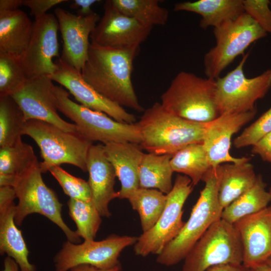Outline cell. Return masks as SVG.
<instances>
[{
    "label": "cell",
    "instance_id": "cell-30",
    "mask_svg": "<svg viewBox=\"0 0 271 271\" xmlns=\"http://www.w3.org/2000/svg\"><path fill=\"white\" fill-rule=\"evenodd\" d=\"M140 216L143 232L152 228L163 213L167 195L158 190L139 188L127 199Z\"/></svg>",
    "mask_w": 271,
    "mask_h": 271
},
{
    "label": "cell",
    "instance_id": "cell-15",
    "mask_svg": "<svg viewBox=\"0 0 271 271\" xmlns=\"http://www.w3.org/2000/svg\"><path fill=\"white\" fill-rule=\"evenodd\" d=\"M103 9L102 17L90 35L91 42L103 47L140 48L153 28L146 27L125 15L111 0L105 2Z\"/></svg>",
    "mask_w": 271,
    "mask_h": 271
},
{
    "label": "cell",
    "instance_id": "cell-12",
    "mask_svg": "<svg viewBox=\"0 0 271 271\" xmlns=\"http://www.w3.org/2000/svg\"><path fill=\"white\" fill-rule=\"evenodd\" d=\"M136 236L111 234L105 239L86 240L82 243L65 242L54 258L55 271H68L81 264H88L101 269H110L121 265V252L134 245Z\"/></svg>",
    "mask_w": 271,
    "mask_h": 271
},
{
    "label": "cell",
    "instance_id": "cell-48",
    "mask_svg": "<svg viewBox=\"0 0 271 271\" xmlns=\"http://www.w3.org/2000/svg\"><path fill=\"white\" fill-rule=\"evenodd\" d=\"M266 262H267V263H269V264H271V262H270L267 261Z\"/></svg>",
    "mask_w": 271,
    "mask_h": 271
},
{
    "label": "cell",
    "instance_id": "cell-37",
    "mask_svg": "<svg viewBox=\"0 0 271 271\" xmlns=\"http://www.w3.org/2000/svg\"><path fill=\"white\" fill-rule=\"evenodd\" d=\"M245 13L267 33L271 35L270 2L268 0H242Z\"/></svg>",
    "mask_w": 271,
    "mask_h": 271
},
{
    "label": "cell",
    "instance_id": "cell-1",
    "mask_svg": "<svg viewBox=\"0 0 271 271\" xmlns=\"http://www.w3.org/2000/svg\"><path fill=\"white\" fill-rule=\"evenodd\" d=\"M140 50L103 47L91 42L82 76L108 99L122 107L143 111L131 80L133 62Z\"/></svg>",
    "mask_w": 271,
    "mask_h": 271
},
{
    "label": "cell",
    "instance_id": "cell-25",
    "mask_svg": "<svg viewBox=\"0 0 271 271\" xmlns=\"http://www.w3.org/2000/svg\"><path fill=\"white\" fill-rule=\"evenodd\" d=\"M249 160L247 158L239 163L220 165L218 199L223 210L254 184L257 175Z\"/></svg>",
    "mask_w": 271,
    "mask_h": 271
},
{
    "label": "cell",
    "instance_id": "cell-43",
    "mask_svg": "<svg viewBox=\"0 0 271 271\" xmlns=\"http://www.w3.org/2000/svg\"><path fill=\"white\" fill-rule=\"evenodd\" d=\"M121 265L110 269H101L88 264H81L72 268L71 271H121Z\"/></svg>",
    "mask_w": 271,
    "mask_h": 271
},
{
    "label": "cell",
    "instance_id": "cell-13",
    "mask_svg": "<svg viewBox=\"0 0 271 271\" xmlns=\"http://www.w3.org/2000/svg\"><path fill=\"white\" fill-rule=\"evenodd\" d=\"M53 81L48 75L27 79L11 96L22 110L26 121H43L66 131L76 132V125L64 120L58 113Z\"/></svg>",
    "mask_w": 271,
    "mask_h": 271
},
{
    "label": "cell",
    "instance_id": "cell-19",
    "mask_svg": "<svg viewBox=\"0 0 271 271\" xmlns=\"http://www.w3.org/2000/svg\"><path fill=\"white\" fill-rule=\"evenodd\" d=\"M256 112V110H254L244 113L223 114L207 123L202 144L212 167L228 163H239L247 159L235 158L231 155V140L234 134L253 118Z\"/></svg>",
    "mask_w": 271,
    "mask_h": 271
},
{
    "label": "cell",
    "instance_id": "cell-27",
    "mask_svg": "<svg viewBox=\"0 0 271 271\" xmlns=\"http://www.w3.org/2000/svg\"><path fill=\"white\" fill-rule=\"evenodd\" d=\"M172 155L144 153L139 169L140 188L154 189L168 194L172 189Z\"/></svg>",
    "mask_w": 271,
    "mask_h": 271
},
{
    "label": "cell",
    "instance_id": "cell-38",
    "mask_svg": "<svg viewBox=\"0 0 271 271\" xmlns=\"http://www.w3.org/2000/svg\"><path fill=\"white\" fill-rule=\"evenodd\" d=\"M66 0H23V6L30 9V14L38 19L45 15L46 12L55 6L63 2Z\"/></svg>",
    "mask_w": 271,
    "mask_h": 271
},
{
    "label": "cell",
    "instance_id": "cell-42",
    "mask_svg": "<svg viewBox=\"0 0 271 271\" xmlns=\"http://www.w3.org/2000/svg\"><path fill=\"white\" fill-rule=\"evenodd\" d=\"M207 271H250V269L243 264H222L213 266Z\"/></svg>",
    "mask_w": 271,
    "mask_h": 271
},
{
    "label": "cell",
    "instance_id": "cell-33",
    "mask_svg": "<svg viewBox=\"0 0 271 271\" xmlns=\"http://www.w3.org/2000/svg\"><path fill=\"white\" fill-rule=\"evenodd\" d=\"M67 204L78 235L84 240H94L101 223V216L92 201L70 198Z\"/></svg>",
    "mask_w": 271,
    "mask_h": 271
},
{
    "label": "cell",
    "instance_id": "cell-3",
    "mask_svg": "<svg viewBox=\"0 0 271 271\" xmlns=\"http://www.w3.org/2000/svg\"><path fill=\"white\" fill-rule=\"evenodd\" d=\"M220 166L211 167L204 176L203 189L190 216L178 235L157 255L156 261L172 266L184 259L190 249L209 227L220 219L223 209L218 199Z\"/></svg>",
    "mask_w": 271,
    "mask_h": 271
},
{
    "label": "cell",
    "instance_id": "cell-8",
    "mask_svg": "<svg viewBox=\"0 0 271 271\" xmlns=\"http://www.w3.org/2000/svg\"><path fill=\"white\" fill-rule=\"evenodd\" d=\"M42 174L39 163L15 181L12 187L18 199L15 216L16 225H21L29 215L39 213L57 225L68 241L79 243L80 237L67 225L62 217L63 204L55 192L45 184Z\"/></svg>",
    "mask_w": 271,
    "mask_h": 271
},
{
    "label": "cell",
    "instance_id": "cell-17",
    "mask_svg": "<svg viewBox=\"0 0 271 271\" xmlns=\"http://www.w3.org/2000/svg\"><path fill=\"white\" fill-rule=\"evenodd\" d=\"M54 12L63 43L61 58L81 72L88 58L89 38L100 16L94 12L82 17L61 8H56Z\"/></svg>",
    "mask_w": 271,
    "mask_h": 271
},
{
    "label": "cell",
    "instance_id": "cell-24",
    "mask_svg": "<svg viewBox=\"0 0 271 271\" xmlns=\"http://www.w3.org/2000/svg\"><path fill=\"white\" fill-rule=\"evenodd\" d=\"M174 10L186 11L201 16L199 26L206 29L219 27L236 19L245 13L242 0H198L177 3Z\"/></svg>",
    "mask_w": 271,
    "mask_h": 271
},
{
    "label": "cell",
    "instance_id": "cell-39",
    "mask_svg": "<svg viewBox=\"0 0 271 271\" xmlns=\"http://www.w3.org/2000/svg\"><path fill=\"white\" fill-rule=\"evenodd\" d=\"M251 153L259 155L263 161L271 163V132L252 146Z\"/></svg>",
    "mask_w": 271,
    "mask_h": 271
},
{
    "label": "cell",
    "instance_id": "cell-20",
    "mask_svg": "<svg viewBox=\"0 0 271 271\" xmlns=\"http://www.w3.org/2000/svg\"><path fill=\"white\" fill-rule=\"evenodd\" d=\"M16 198L11 186L0 187V253L13 258L22 271H36L28 259L29 251L15 221Z\"/></svg>",
    "mask_w": 271,
    "mask_h": 271
},
{
    "label": "cell",
    "instance_id": "cell-44",
    "mask_svg": "<svg viewBox=\"0 0 271 271\" xmlns=\"http://www.w3.org/2000/svg\"><path fill=\"white\" fill-rule=\"evenodd\" d=\"M4 265V267L2 271H22L16 261L9 256L5 257Z\"/></svg>",
    "mask_w": 271,
    "mask_h": 271
},
{
    "label": "cell",
    "instance_id": "cell-31",
    "mask_svg": "<svg viewBox=\"0 0 271 271\" xmlns=\"http://www.w3.org/2000/svg\"><path fill=\"white\" fill-rule=\"evenodd\" d=\"M121 12L143 25L153 28L167 23L169 11L159 5V0H111Z\"/></svg>",
    "mask_w": 271,
    "mask_h": 271
},
{
    "label": "cell",
    "instance_id": "cell-16",
    "mask_svg": "<svg viewBox=\"0 0 271 271\" xmlns=\"http://www.w3.org/2000/svg\"><path fill=\"white\" fill-rule=\"evenodd\" d=\"M55 63L56 70L49 75L53 81L69 91L79 104L93 110L103 112L114 120L123 123H135L136 116L120 105L108 99L87 82L81 72L68 64L61 57Z\"/></svg>",
    "mask_w": 271,
    "mask_h": 271
},
{
    "label": "cell",
    "instance_id": "cell-6",
    "mask_svg": "<svg viewBox=\"0 0 271 271\" xmlns=\"http://www.w3.org/2000/svg\"><path fill=\"white\" fill-rule=\"evenodd\" d=\"M54 92L58 111L73 121L77 132L87 140L103 145L113 142L140 145L141 137L136 123L118 122L103 112L77 103L62 86L55 85Z\"/></svg>",
    "mask_w": 271,
    "mask_h": 271
},
{
    "label": "cell",
    "instance_id": "cell-32",
    "mask_svg": "<svg viewBox=\"0 0 271 271\" xmlns=\"http://www.w3.org/2000/svg\"><path fill=\"white\" fill-rule=\"evenodd\" d=\"M24 113L11 96L0 97V148L22 139L26 123Z\"/></svg>",
    "mask_w": 271,
    "mask_h": 271
},
{
    "label": "cell",
    "instance_id": "cell-45",
    "mask_svg": "<svg viewBox=\"0 0 271 271\" xmlns=\"http://www.w3.org/2000/svg\"><path fill=\"white\" fill-rule=\"evenodd\" d=\"M250 271H271V264L266 262L250 268Z\"/></svg>",
    "mask_w": 271,
    "mask_h": 271
},
{
    "label": "cell",
    "instance_id": "cell-18",
    "mask_svg": "<svg viewBox=\"0 0 271 271\" xmlns=\"http://www.w3.org/2000/svg\"><path fill=\"white\" fill-rule=\"evenodd\" d=\"M243 250L242 264L251 268L271 257V206L233 224Z\"/></svg>",
    "mask_w": 271,
    "mask_h": 271
},
{
    "label": "cell",
    "instance_id": "cell-4",
    "mask_svg": "<svg viewBox=\"0 0 271 271\" xmlns=\"http://www.w3.org/2000/svg\"><path fill=\"white\" fill-rule=\"evenodd\" d=\"M216 80L179 72L161 96L169 112L193 121L209 122L219 115L215 104Z\"/></svg>",
    "mask_w": 271,
    "mask_h": 271
},
{
    "label": "cell",
    "instance_id": "cell-2",
    "mask_svg": "<svg viewBox=\"0 0 271 271\" xmlns=\"http://www.w3.org/2000/svg\"><path fill=\"white\" fill-rule=\"evenodd\" d=\"M207 123L180 117L156 102L136 124L143 149L149 153L173 155L188 145L202 143Z\"/></svg>",
    "mask_w": 271,
    "mask_h": 271
},
{
    "label": "cell",
    "instance_id": "cell-36",
    "mask_svg": "<svg viewBox=\"0 0 271 271\" xmlns=\"http://www.w3.org/2000/svg\"><path fill=\"white\" fill-rule=\"evenodd\" d=\"M270 132L271 107L235 139L234 146L237 149L252 146Z\"/></svg>",
    "mask_w": 271,
    "mask_h": 271
},
{
    "label": "cell",
    "instance_id": "cell-11",
    "mask_svg": "<svg viewBox=\"0 0 271 271\" xmlns=\"http://www.w3.org/2000/svg\"><path fill=\"white\" fill-rule=\"evenodd\" d=\"M193 186L188 177L177 176L172 189L167 194L166 206L159 219L152 228L138 237L133 247L136 255H158L178 235L185 224L183 208Z\"/></svg>",
    "mask_w": 271,
    "mask_h": 271
},
{
    "label": "cell",
    "instance_id": "cell-9",
    "mask_svg": "<svg viewBox=\"0 0 271 271\" xmlns=\"http://www.w3.org/2000/svg\"><path fill=\"white\" fill-rule=\"evenodd\" d=\"M184 260L181 271H207L219 265L242 264V247L233 224L221 218L215 222Z\"/></svg>",
    "mask_w": 271,
    "mask_h": 271
},
{
    "label": "cell",
    "instance_id": "cell-47",
    "mask_svg": "<svg viewBox=\"0 0 271 271\" xmlns=\"http://www.w3.org/2000/svg\"><path fill=\"white\" fill-rule=\"evenodd\" d=\"M269 192L270 193V194H271V187H270V189H269Z\"/></svg>",
    "mask_w": 271,
    "mask_h": 271
},
{
    "label": "cell",
    "instance_id": "cell-5",
    "mask_svg": "<svg viewBox=\"0 0 271 271\" xmlns=\"http://www.w3.org/2000/svg\"><path fill=\"white\" fill-rule=\"evenodd\" d=\"M23 135L30 137L40 149L43 160L40 163L42 173L54 166L68 164L86 172V158L92 142L78 132L63 130L47 122L26 121Z\"/></svg>",
    "mask_w": 271,
    "mask_h": 271
},
{
    "label": "cell",
    "instance_id": "cell-7",
    "mask_svg": "<svg viewBox=\"0 0 271 271\" xmlns=\"http://www.w3.org/2000/svg\"><path fill=\"white\" fill-rule=\"evenodd\" d=\"M213 34L215 45L205 54L203 65L206 77L214 79L251 44L267 35L246 13L213 28Z\"/></svg>",
    "mask_w": 271,
    "mask_h": 271
},
{
    "label": "cell",
    "instance_id": "cell-46",
    "mask_svg": "<svg viewBox=\"0 0 271 271\" xmlns=\"http://www.w3.org/2000/svg\"><path fill=\"white\" fill-rule=\"evenodd\" d=\"M267 261L271 262V257Z\"/></svg>",
    "mask_w": 271,
    "mask_h": 271
},
{
    "label": "cell",
    "instance_id": "cell-28",
    "mask_svg": "<svg viewBox=\"0 0 271 271\" xmlns=\"http://www.w3.org/2000/svg\"><path fill=\"white\" fill-rule=\"evenodd\" d=\"M266 187L261 176L257 175L253 185L223 210L221 218L234 224L266 208L271 201V194Z\"/></svg>",
    "mask_w": 271,
    "mask_h": 271
},
{
    "label": "cell",
    "instance_id": "cell-34",
    "mask_svg": "<svg viewBox=\"0 0 271 271\" xmlns=\"http://www.w3.org/2000/svg\"><path fill=\"white\" fill-rule=\"evenodd\" d=\"M27 80L19 59L0 54V97L11 96Z\"/></svg>",
    "mask_w": 271,
    "mask_h": 271
},
{
    "label": "cell",
    "instance_id": "cell-23",
    "mask_svg": "<svg viewBox=\"0 0 271 271\" xmlns=\"http://www.w3.org/2000/svg\"><path fill=\"white\" fill-rule=\"evenodd\" d=\"M34 23L23 11H0V54L20 59L31 40Z\"/></svg>",
    "mask_w": 271,
    "mask_h": 271
},
{
    "label": "cell",
    "instance_id": "cell-26",
    "mask_svg": "<svg viewBox=\"0 0 271 271\" xmlns=\"http://www.w3.org/2000/svg\"><path fill=\"white\" fill-rule=\"evenodd\" d=\"M32 147L21 139L0 148V187H12L16 180L39 164Z\"/></svg>",
    "mask_w": 271,
    "mask_h": 271
},
{
    "label": "cell",
    "instance_id": "cell-40",
    "mask_svg": "<svg viewBox=\"0 0 271 271\" xmlns=\"http://www.w3.org/2000/svg\"><path fill=\"white\" fill-rule=\"evenodd\" d=\"M99 2L97 0H75L69 6L72 9L77 10V15L82 17H86L93 14L94 12L91 9V6L94 3Z\"/></svg>",
    "mask_w": 271,
    "mask_h": 271
},
{
    "label": "cell",
    "instance_id": "cell-29",
    "mask_svg": "<svg viewBox=\"0 0 271 271\" xmlns=\"http://www.w3.org/2000/svg\"><path fill=\"white\" fill-rule=\"evenodd\" d=\"M174 172L188 177L194 186L202 180L211 167L202 143L188 145L172 155L170 161Z\"/></svg>",
    "mask_w": 271,
    "mask_h": 271
},
{
    "label": "cell",
    "instance_id": "cell-10",
    "mask_svg": "<svg viewBox=\"0 0 271 271\" xmlns=\"http://www.w3.org/2000/svg\"><path fill=\"white\" fill-rule=\"evenodd\" d=\"M249 55L244 54L234 69L215 79V100L219 115L256 110V101L263 98L271 87V69L254 77H246L243 67Z\"/></svg>",
    "mask_w": 271,
    "mask_h": 271
},
{
    "label": "cell",
    "instance_id": "cell-21",
    "mask_svg": "<svg viewBox=\"0 0 271 271\" xmlns=\"http://www.w3.org/2000/svg\"><path fill=\"white\" fill-rule=\"evenodd\" d=\"M88 181L91 196V201L101 216L109 217V202L117 198V192L114 189V169L104 153L103 145H92L86 158Z\"/></svg>",
    "mask_w": 271,
    "mask_h": 271
},
{
    "label": "cell",
    "instance_id": "cell-41",
    "mask_svg": "<svg viewBox=\"0 0 271 271\" xmlns=\"http://www.w3.org/2000/svg\"><path fill=\"white\" fill-rule=\"evenodd\" d=\"M23 6V0H1L0 11L12 12Z\"/></svg>",
    "mask_w": 271,
    "mask_h": 271
},
{
    "label": "cell",
    "instance_id": "cell-35",
    "mask_svg": "<svg viewBox=\"0 0 271 271\" xmlns=\"http://www.w3.org/2000/svg\"><path fill=\"white\" fill-rule=\"evenodd\" d=\"M61 186L64 193L70 198L91 201V191L88 182L76 177L60 166H54L49 170Z\"/></svg>",
    "mask_w": 271,
    "mask_h": 271
},
{
    "label": "cell",
    "instance_id": "cell-14",
    "mask_svg": "<svg viewBox=\"0 0 271 271\" xmlns=\"http://www.w3.org/2000/svg\"><path fill=\"white\" fill-rule=\"evenodd\" d=\"M59 24L55 16L46 14L35 20L28 48L19 59L25 75L29 79L51 75L57 67L53 59L59 57L57 33Z\"/></svg>",
    "mask_w": 271,
    "mask_h": 271
},
{
    "label": "cell",
    "instance_id": "cell-22",
    "mask_svg": "<svg viewBox=\"0 0 271 271\" xmlns=\"http://www.w3.org/2000/svg\"><path fill=\"white\" fill-rule=\"evenodd\" d=\"M103 149L121 184L117 198L127 199L140 188L139 169L144 153L139 144L130 142L110 143L103 145Z\"/></svg>",
    "mask_w": 271,
    "mask_h": 271
}]
</instances>
